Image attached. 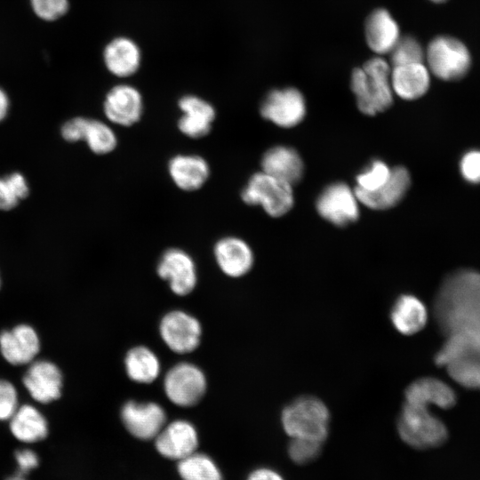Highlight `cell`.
I'll use <instances>...</instances> for the list:
<instances>
[{"label": "cell", "mask_w": 480, "mask_h": 480, "mask_svg": "<svg viewBox=\"0 0 480 480\" xmlns=\"http://www.w3.org/2000/svg\"><path fill=\"white\" fill-rule=\"evenodd\" d=\"M433 313L445 337L480 336V272L461 269L448 276L436 295Z\"/></svg>", "instance_id": "cell-1"}, {"label": "cell", "mask_w": 480, "mask_h": 480, "mask_svg": "<svg viewBox=\"0 0 480 480\" xmlns=\"http://www.w3.org/2000/svg\"><path fill=\"white\" fill-rule=\"evenodd\" d=\"M390 75L389 63L379 56L353 70L350 87L361 113L372 116L391 107L394 92Z\"/></svg>", "instance_id": "cell-2"}, {"label": "cell", "mask_w": 480, "mask_h": 480, "mask_svg": "<svg viewBox=\"0 0 480 480\" xmlns=\"http://www.w3.org/2000/svg\"><path fill=\"white\" fill-rule=\"evenodd\" d=\"M435 363L444 366L459 385L480 390V336L462 333L446 336L435 356Z\"/></svg>", "instance_id": "cell-3"}, {"label": "cell", "mask_w": 480, "mask_h": 480, "mask_svg": "<svg viewBox=\"0 0 480 480\" xmlns=\"http://www.w3.org/2000/svg\"><path fill=\"white\" fill-rule=\"evenodd\" d=\"M330 412L325 404L313 396H301L282 411L281 422L291 438L324 443L329 433Z\"/></svg>", "instance_id": "cell-4"}, {"label": "cell", "mask_w": 480, "mask_h": 480, "mask_svg": "<svg viewBox=\"0 0 480 480\" xmlns=\"http://www.w3.org/2000/svg\"><path fill=\"white\" fill-rule=\"evenodd\" d=\"M396 427L401 439L416 449L437 447L448 437L444 423L423 405L404 402Z\"/></svg>", "instance_id": "cell-5"}, {"label": "cell", "mask_w": 480, "mask_h": 480, "mask_svg": "<svg viewBox=\"0 0 480 480\" xmlns=\"http://www.w3.org/2000/svg\"><path fill=\"white\" fill-rule=\"evenodd\" d=\"M241 199L247 205L260 206L273 218L285 215L294 204L292 186L262 171L250 177Z\"/></svg>", "instance_id": "cell-6"}, {"label": "cell", "mask_w": 480, "mask_h": 480, "mask_svg": "<svg viewBox=\"0 0 480 480\" xmlns=\"http://www.w3.org/2000/svg\"><path fill=\"white\" fill-rule=\"evenodd\" d=\"M425 59L429 72L444 81H456L464 77L472 63L467 45L451 36L433 38L425 52Z\"/></svg>", "instance_id": "cell-7"}, {"label": "cell", "mask_w": 480, "mask_h": 480, "mask_svg": "<svg viewBox=\"0 0 480 480\" xmlns=\"http://www.w3.org/2000/svg\"><path fill=\"white\" fill-rule=\"evenodd\" d=\"M359 204L355 190L339 181L322 190L316 198V209L326 221L337 227H346L358 220Z\"/></svg>", "instance_id": "cell-8"}, {"label": "cell", "mask_w": 480, "mask_h": 480, "mask_svg": "<svg viewBox=\"0 0 480 480\" xmlns=\"http://www.w3.org/2000/svg\"><path fill=\"white\" fill-rule=\"evenodd\" d=\"M60 135L70 143L84 141L96 155L113 152L118 143L117 136L108 124L84 116L66 121L60 127Z\"/></svg>", "instance_id": "cell-9"}, {"label": "cell", "mask_w": 480, "mask_h": 480, "mask_svg": "<svg viewBox=\"0 0 480 480\" xmlns=\"http://www.w3.org/2000/svg\"><path fill=\"white\" fill-rule=\"evenodd\" d=\"M168 399L178 406L196 404L206 390V379L196 365L183 362L172 367L164 381Z\"/></svg>", "instance_id": "cell-10"}, {"label": "cell", "mask_w": 480, "mask_h": 480, "mask_svg": "<svg viewBox=\"0 0 480 480\" xmlns=\"http://www.w3.org/2000/svg\"><path fill=\"white\" fill-rule=\"evenodd\" d=\"M307 113L303 94L296 88L286 87L270 91L260 107V116L282 128L298 125Z\"/></svg>", "instance_id": "cell-11"}, {"label": "cell", "mask_w": 480, "mask_h": 480, "mask_svg": "<svg viewBox=\"0 0 480 480\" xmlns=\"http://www.w3.org/2000/svg\"><path fill=\"white\" fill-rule=\"evenodd\" d=\"M144 104L140 92L134 86L120 84L113 86L103 101V113L109 123L130 127L143 115Z\"/></svg>", "instance_id": "cell-12"}, {"label": "cell", "mask_w": 480, "mask_h": 480, "mask_svg": "<svg viewBox=\"0 0 480 480\" xmlns=\"http://www.w3.org/2000/svg\"><path fill=\"white\" fill-rule=\"evenodd\" d=\"M159 332L171 350L184 354L198 347L202 329L196 318L184 311L174 310L163 317Z\"/></svg>", "instance_id": "cell-13"}, {"label": "cell", "mask_w": 480, "mask_h": 480, "mask_svg": "<svg viewBox=\"0 0 480 480\" xmlns=\"http://www.w3.org/2000/svg\"><path fill=\"white\" fill-rule=\"evenodd\" d=\"M127 431L140 440L155 439L166 422L164 410L156 403L128 401L121 409Z\"/></svg>", "instance_id": "cell-14"}, {"label": "cell", "mask_w": 480, "mask_h": 480, "mask_svg": "<svg viewBox=\"0 0 480 480\" xmlns=\"http://www.w3.org/2000/svg\"><path fill=\"white\" fill-rule=\"evenodd\" d=\"M158 276L168 281L172 291L184 296L196 284V268L191 256L180 248H170L161 256L157 264Z\"/></svg>", "instance_id": "cell-15"}, {"label": "cell", "mask_w": 480, "mask_h": 480, "mask_svg": "<svg viewBox=\"0 0 480 480\" xmlns=\"http://www.w3.org/2000/svg\"><path fill=\"white\" fill-rule=\"evenodd\" d=\"M154 440L160 455L177 461L196 452L199 443L196 428L185 420L164 425Z\"/></svg>", "instance_id": "cell-16"}, {"label": "cell", "mask_w": 480, "mask_h": 480, "mask_svg": "<svg viewBox=\"0 0 480 480\" xmlns=\"http://www.w3.org/2000/svg\"><path fill=\"white\" fill-rule=\"evenodd\" d=\"M181 116L177 126L190 139H201L209 134L216 117L214 107L201 97L193 94L182 96L178 101Z\"/></svg>", "instance_id": "cell-17"}, {"label": "cell", "mask_w": 480, "mask_h": 480, "mask_svg": "<svg viewBox=\"0 0 480 480\" xmlns=\"http://www.w3.org/2000/svg\"><path fill=\"white\" fill-rule=\"evenodd\" d=\"M411 186V175L404 166H395L388 181L373 192H365L354 188L360 204L365 207L383 211L395 207L405 196Z\"/></svg>", "instance_id": "cell-18"}, {"label": "cell", "mask_w": 480, "mask_h": 480, "mask_svg": "<svg viewBox=\"0 0 480 480\" xmlns=\"http://www.w3.org/2000/svg\"><path fill=\"white\" fill-rule=\"evenodd\" d=\"M167 171L173 184L186 192L200 189L211 174L206 159L196 154L173 156L168 162Z\"/></svg>", "instance_id": "cell-19"}, {"label": "cell", "mask_w": 480, "mask_h": 480, "mask_svg": "<svg viewBox=\"0 0 480 480\" xmlns=\"http://www.w3.org/2000/svg\"><path fill=\"white\" fill-rule=\"evenodd\" d=\"M215 260L228 276L240 277L248 273L254 262L250 245L242 238L227 236L219 239L213 248Z\"/></svg>", "instance_id": "cell-20"}, {"label": "cell", "mask_w": 480, "mask_h": 480, "mask_svg": "<svg viewBox=\"0 0 480 480\" xmlns=\"http://www.w3.org/2000/svg\"><path fill=\"white\" fill-rule=\"evenodd\" d=\"M23 383L36 401L46 404L60 396L62 375L54 364L36 361L24 374Z\"/></svg>", "instance_id": "cell-21"}, {"label": "cell", "mask_w": 480, "mask_h": 480, "mask_svg": "<svg viewBox=\"0 0 480 480\" xmlns=\"http://www.w3.org/2000/svg\"><path fill=\"white\" fill-rule=\"evenodd\" d=\"M261 171L284 180L292 186L303 177L304 163L301 156L292 147L278 145L268 148L260 161Z\"/></svg>", "instance_id": "cell-22"}, {"label": "cell", "mask_w": 480, "mask_h": 480, "mask_svg": "<svg viewBox=\"0 0 480 480\" xmlns=\"http://www.w3.org/2000/svg\"><path fill=\"white\" fill-rule=\"evenodd\" d=\"M0 349L10 364H28L40 349L39 339L31 326L20 324L11 331L0 333Z\"/></svg>", "instance_id": "cell-23"}, {"label": "cell", "mask_w": 480, "mask_h": 480, "mask_svg": "<svg viewBox=\"0 0 480 480\" xmlns=\"http://www.w3.org/2000/svg\"><path fill=\"white\" fill-rule=\"evenodd\" d=\"M405 403L441 409L455 405L457 396L454 390L443 380L434 377H423L412 381L404 391Z\"/></svg>", "instance_id": "cell-24"}, {"label": "cell", "mask_w": 480, "mask_h": 480, "mask_svg": "<svg viewBox=\"0 0 480 480\" xmlns=\"http://www.w3.org/2000/svg\"><path fill=\"white\" fill-rule=\"evenodd\" d=\"M364 32L369 48L379 55L389 53L401 37L398 24L382 8L374 10L368 16Z\"/></svg>", "instance_id": "cell-25"}, {"label": "cell", "mask_w": 480, "mask_h": 480, "mask_svg": "<svg viewBox=\"0 0 480 480\" xmlns=\"http://www.w3.org/2000/svg\"><path fill=\"white\" fill-rule=\"evenodd\" d=\"M390 82L396 95L405 100H413L428 92L430 72L423 62L394 66Z\"/></svg>", "instance_id": "cell-26"}, {"label": "cell", "mask_w": 480, "mask_h": 480, "mask_svg": "<svg viewBox=\"0 0 480 480\" xmlns=\"http://www.w3.org/2000/svg\"><path fill=\"white\" fill-rule=\"evenodd\" d=\"M104 63L108 70L117 77L134 75L141 61L139 46L132 39L119 36L110 41L104 49Z\"/></svg>", "instance_id": "cell-27"}, {"label": "cell", "mask_w": 480, "mask_h": 480, "mask_svg": "<svg viewBox=\"0 0 480 480\" xmlns=\"http://www.w3.org/2000/svg\"><path fill=\"white\" fill-rule=\"evenodd\" d=\"M390 320L400 333L413 335L426 326L428 310L424 303L416 296L402 294L391 307Z\"/></svg>", "instance_id": "cell-28"}, {"label": "cell", "mask_w": 480, "mask_h": 480, "mask_svg": "<svg viewBox=\"0 0 480 480\" xmlns=\"http://www.w3.org/2000/svg\"><path fill=\"white\" fill-rule=\"evenodd\" d=\"M9 420L12 436L22 443H36L44 440L48 435L46 419L30 404L18 407Z\"/></svg>", "instance_id": "cell-29"}, {"label": "cell", "mask_w": 480, "mask_h": 480, "mask_svg": "<svg viewBox=\"0 0 480 480\" xmlns=\"http://www.w3.org/2000/svg\"><path fill=\"white\" fill-rule=\"evenodd\" d=\"M124 365L128 377L139 383H151L160 372L157 356L144 346L130 349L125 356Z\"/></svg>", "instance_id": "cell-30"}, {"label": "cell", "mask_w": 480, "mask_h": 480, "mask_svg": "<svg viewBox=\"0 0 480 480\" xmlns=\"http://www.w3.org/2000/svg\"><path fill=\"white\" fill-rule=\"evenodd\" d=\"M182 480H223L216 462L207 454L197 451L177 463Z\"/></svg>", "instance_id": "cell-31"}, {"label": "cell", "mask_w": 480, "mask_h": 480, "mask_svg": "<svg viewBox=\"0 0 480 480\" xmlns=\"http://www.w3.org/2000/svg\"><path fill=\"white\" fill-rule=\"evenodd\" d=\"M29 195V186L25 176L19 172L0 176V211L14 209Z\"/></svg>", "instance_id": "cell-32"}, {"label": "cell", "mask_w": 480, "mask_h": 480, "mask_svg": "<svg viewBox=\"0 0 480 480\" xmlns=\"http://www.w3.org/2000/svg\"><path fill=\"white\" fill-rule=\"evenodd\" d=\"M390 54V62L394 66L422 63L425 52L420 42L410 36H401Z\"/></svg>", "instance_id": "cell-33"}, {"label": "cell", "mask_w": 480, "mask_h": 480, "mask_svg": "<svg viewBox=\"0 0 480 480\" xmlns=\"http://www.w3.org/2000/svg\"><path fill=\"white\" fill-rule=\"evenodd\" d=\"M392 168L381 160H374L356 177L355 188L373 192L382 187L389 179Z\"/></svg>", "instance_id": "cell-34"}, {"label": "cell", "mask_w": 480, "mask_h": 480, "mask_svg": "<svg viewBox=\"0 0 480 480\" xmlns=\"http://www.w3.org/2000/svg\"><path fill=\"white\" fill-rule=\"evenodd\" d=\"M322 444L310 439L291 438L287 448L288 455L298 464L310 462L320 454Z\"/></svg>", "instance_id": "cell-35"}, {"label": "cell", "mask_w": 480, "mask_h": 480, "mask_svg": "<svg viewBox=\"0 0 480 480\" xmlns=\"http://www.w3.org/2000/svg\"><path fill=\"white\" fill-rule=\"evenodd\" d=\"M37 16L45 20H53L66 13L68 0H30Z\"/></svg>", "instance_id": "cell-36"}, {"label": "cell", "mask_w": 480, "mask_h": 480, "mask_svg": "<svg viewBox=\"0 0 480 480\" xmlns=\"http://www.w3.org/2000/svg\"><path fill=\"white\" fill-rule=\"evenodd\" d=\"M18 408L15 388L7 380H0V420H8Z\"/></svg>", "instance_id": "cell-37"}, {"label": "cell", "mask_w": 480, "mask_h": 480, "mask_svg": "<svg viewBox=\"0 0 480 480\" xmlns=\"http://www.w3.org/2000/svg\"><path fill=\"white\" fill-rule=\"evenodd\" d=\"M460 171L467 181L473 184L480 183V151L467 152L460 162Z\"/></svg>", "instance_id": "cell-38"}, {"label": "cell", "mask_w": 480, "mask_h": 480, "mask_svg": "<svg viewBox=\"0 0 480 480\" xmlns=\"http://www.w3.org/2000/svg\"><path fill=\"white\" fill-rule=\"evenodd\" d=\"M14 458L18 466V472L25 476L36 469L39 465V457L37 453L28 448L16 451Z\"/></svg>", "instance_id": "cell-39"}, {"label": "cell", "mask_w": 480, "mask_h": 480, "mask_svg": "<svg viewBox=\"0 0 480 480\" xmlns=\"http://www.w3.org/2000/svg\"><path fill=\"white\" fill-rule=\"evenodd\" d=\"M247 480H284V478L271 468H260L251 472Z\"/></svg>", "instance_id": "cell-40"}, {"label": "cell", "mask_w": 480, "mask_h": 480, "mask_svg": "<svg viewBox=\"0 0 480 480\" xmlns=\"http://www.w3.org/2000/svg\"><path fill=\"white\" fill-rule=\"evenodd\" d=\"M10 100L6 92L0 87V123L8 116Z\"/></svg>", "instance_id": "cell-41"}, {"label": "cell", "mask_w": 480, "mask_h": 480, "mask_svg": "<svg viewBox=\"0 0 480 480\" xmlns=\"http://www.w3.org/2000/svg\"><path fill=\"white\" fill-rule=\"evenodd\" d=\"M5 480H27L25 475L17 472L16 474H13L10 476H8Z\"/></svg>", "instance_id": "cell-42"}, {"label": "cell", "mask_w": 480, "mask_h": 480, "mask_svg": "<svg viewBox=\"0 0 480 480\" xmlns=\"http://www.w3.org/2000/svg\"><path fill=\"white\" fill-rule=\"evenodd\" d=\"M0 284H1V281H0Z\"/></svg>", "instance_id": "cell-43"}]
</instances>
